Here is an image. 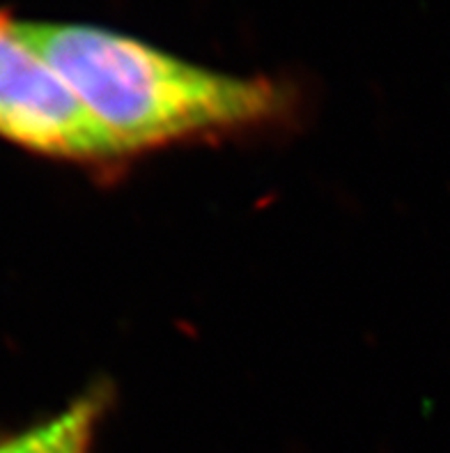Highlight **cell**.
<instances>
[{"label": "cell", "mask_w": 450, "mask_h": 453, "mask_svg": "<svg viewBox=\"0 0 450 453\" xmlns=\"http://www.w3.org/2000/svg\"><path fill=\"white\" fill-rule=\"evenodd\" d=\"M0 138L53 159L103 164L125 157L51 65L0 12Z\"/></svg>", "instance_id": "cell-2"}, {"label": "cell", "mask_w": 450, "mask_h": 453, "mask_svg": "<svg viewBox=\"0 0 450 453\" xmlns=\"http://www.w3.org/2000/svg\"><path fill=\"white\" fill-rule=\"evenodd\" d=\"M102 410V394L76 398L51 419L0 440V453H88Z\"/></svg>", "instance_id": "cell-3"}, {"label": "cell", "mask_w": 450, "mask_h": 453, "mask_svg": "<svg viewBox=\"0 0 450 453\" xmlns=\"http://www.w3.org/2000/svg\"><path fill=\"white\" fill-rule=\"evenodd\" d=\"M14 28L122 155L264 125L287 109L276 81L214 72L106 28L17 19Z\"/></svg>", "instance_id": "cell-1"}]
</instances>
